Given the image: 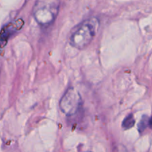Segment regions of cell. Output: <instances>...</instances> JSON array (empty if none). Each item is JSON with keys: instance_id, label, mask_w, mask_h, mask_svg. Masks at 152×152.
<instances>
[{"instance_id": "cell-1", "label": "cell", "mask_w": 152, "mask_h": 152, "mask_svg": "<svg viewBox=\"0 0 152 152\" xmlns=\"http://www.w3.org/2000/svg\"><path fill=\"white\" fill-rule=\"evenodd\" d=\"M99 26L96 18H90L80 23L70 37V44L74 48L83 49L88 45L96 35Z\"/></svg>"}, {"instance_id": "cell-2", "label": "cell", "mask_w": 152, "mask_h": 152, "mask_svg": "<svg viewBox=\"0 0 152 152\" xmlns=\"http://www.w3.org/2000/svg\"><path fill=\"white\" fill-rule=\"evenodd\" d=\"M59 1L56 0H39L34 6V16L39 25H49L57 16Z\"/></svg>"}, {"instance_id": "cell-3", "label": "cell", "mask_w": 152, "mask_h": 152, "mask_svg": "<svg viewBox=\"0 0 152 152\" xmlns=\"http://www.w3.org/2000/svg\"><path fill=\"white\" fill-rule=\"evenodd\" d=\"M81 105L82 97L78 91L69 88L61 99L59 107L65 115L72 116L79 111Z\"/></svg>"}, {"instance_id": "cell-4", "label": "cell", "mask_w": 152, "mask_h": 152, "mask_svg": "<svg viewBox=\"0 0 152 152\" xmlns=\"http://www.w3.org/2000/svg\"><path fill=\"white\" fill-rule=\"evenodd\" d=\"M24 22L22 19H19L10 22L2 28L0 32V50L6 45L7 40L12 34L19 31L23 26Z\"/></svg>"}, {"instance_id": "cell-5", "label": "cell", "mask_w": 152, "mask_h": 152, "mask_svg": "<svg viewBox=\"0 0 152 152\" xmlns=\"http://www.w3.org/2000/svg\"><path fill=\"white\" fill-rule=\"evenodd\" d=\"M135 124V120L133 114H130L124 119L123 123H122V126L124 129H129L133 127Z\"/></svg>"}, {"instance_id": "cell-6", "label": "cell", "mask_w": 152, "mask_h": 152, "mask_svg": "<svg viewBox=\"0 0 152 152\" xmlns=\"http://www.w3.org/2000/svg\"><path fill=\"white\" fill-rule=\"evenodd\" d=\"M148 121H149V117L147 115H143L142 117V119L140 121L139 124H138L137 129L139 131L140 133H142L145 130V129L147 128V126H148Z\"/></svg>"}, {"instance_id": "cell-7", "label": "cell", "mask_w": 152, "mask_h": 152, "mask_svg": "<svg viewBox=\"0 0 152 152\" xmlns=\"http://www.w3.org/2000/svg\"><path fill=\"white\" fill-rule=\"evenodd\" d=\"M148 126L150 127V129H152V117L149 119V121H148Z\"/></svg>"}, {"instance_id": "cell-8", "label": "cell", "mask_w": 152, "mask_h": 152, "mask_svg": "<svg viewBox=\"0 0 152 152\" xmlns=\"http://www.w3.org/2000/svg\"><path fill=\"white\" fill-rule=\"evenodd\" d=\"M88 152H90V151H88Z\"/></svg>"}]
</instances>
